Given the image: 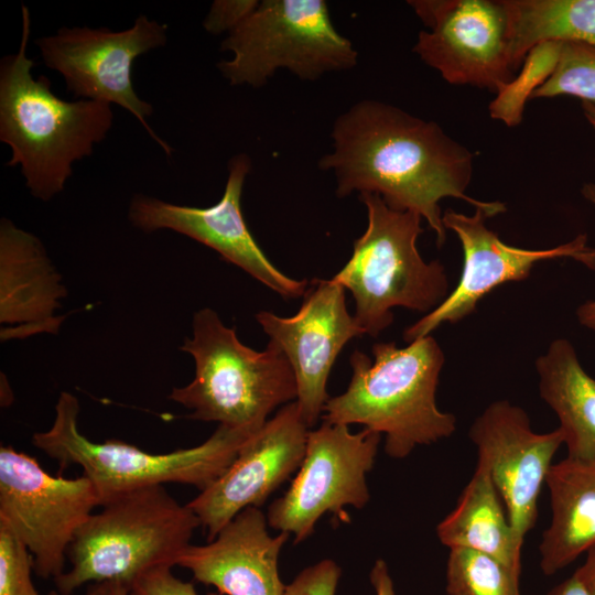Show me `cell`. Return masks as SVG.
<instances>
[{
    "label": "cell",
    "mask_w": 595,
    "mask_h": 595,
    "mask_svg": "<svg viewBox=\"0 0 595 595\" xmlns=\"http://www.w3.org/2000/svg\"><path fill=\"white\" fill-rule=\"evenodd\" d=\"M332 139L333 151L318 166L334 172L337 196L378 194L394 210L416 213L435 234L439 247L446 240L442 199H463L493 217L506 210L499 201L466 194L474 153L434 121L367 99L335 120Z\"/></svg>",
    "instance_id": "1"
},
{
    "label": "cell",
    "mask_w": 595,
    "mask_h": 595,
    "mask_svg": "<svg viewBox=\"0 0 595 595\" xmlns=\"http://www.w3.org/2000/svg\"><path fill=\"white\" fill-rule=\"evenodd\" d=\"M22 19L19 51L0 64V140L11 149L7 165H19L30 193L50 201L64 190L73 163L91 155L94 145L106 138L113 112L104 101L63 100L51 90L48 78H33L25 6Z\"/></svg>",
    "instance_id": "2"
},
{
    "label": "cell",
    "mask_w": 595,
    "mask_h": 595,
    "mask_svg": "<svg viewBox=\"0 0 595 595\" xmlns=\"http://www.w3.org/2000/svg\"><path fill=\"white\" fill-rule=\"evenodd\" d=\"M372 355L374 364L360 350L351 354L349 385L327 400L323 422L361 424L385 434V452L392 458H404L416 446L455 432V415L436 404L445 357L433 336L402 348L394 342H379L374 344Z\"/></svg>",
    "instance_id": "3"
},
{
    "label": "cell",
    "mask_w": 595,
    "mask_h": 595,
    "mask_svg": "<svg viewBox=\"0 0 595 595\" xmlns=\"http://www.w3.org/2000/svg\"><path fill=\"white\" fill-rule=\"evenodd\" d=\"M91 513L77 531L68 571L54 578L60 595L86 583L111 582L128 591L144 574L173 567L201 522L164 486L122 494Z\"/></svg>",
    "instance_id": "4"
},
{
    "label": "cell",
    "mask_w": 595,
    "mask_h": 595,
    "mask_svg": "<svg viewBox=\"0 0 595 595\" xmlns=\"http://www.w3.org/2000/svg\"><path fill=\"white\" fill-rule=\"evenodd\" d=\"M192 329L180 349L195 361L194 379L169 394L190 419L257 433L275 408L296 400L293 370L273 344L262 351L246 346L209 307L194 314Z\"/></svg>",
    "instance_id": "5"
},
{
    "label": "cell",
    "mask_w": 595,
    "mask_h": 595,
    "mask_svg": "<svg viewBox=\"0 0 595 595\" xmlns=\"http://www.w3.org/2000/svg\"><path fill=\"white\" fill-rule=\"evenodd\" d=\"M79 402L71 392L60 393L52 426L32 436V443L61 468L82 467L93 484L99 506L141 488L167 483L209 487L256 434L218 425L202 444L164 454H152L120 440L104 443L87 439L78 429Z\"/></svg>",
    "instance_id": "6"
},
{
    "label": "cell",
    "mask_w": 595,
    "mask_h": 595,
    "mask_svg": "<svg viewBox=\"0 0 595 595\" xmlns=\"http://www.w3.org/2000/svg\"><path fill=\"white\" fill-rule=\"evenodd\" d=\"M367 228L354 241L350 259L332 279L348 289L354 317L364 334L377 337L393 322L392 309L430 313L450 294L444 266L426 262L416 240L422 217L390 208L378 194L361 193Z\"/></svg>",
    "instance_id": "7"
},
{
    "label": "cell",
    "mask_w": 595,
    "mask_h": 595,
    "mask_svg": "<svg viewBox=\"0 0 595 595\" xmlns=\"http://www.w3.org/2000/svg\"><path fill=\"white\" fill-rule=\"evenodd\" d=\"M217 67L230 85L263 86L281 68L302 79L354 67L358 53L324 0H263L221 43Z\"/></svg>",
    "instance_id": "8"
},
{
    "label": "cell",
    "mask_w": 595,
    "mask_h": 595,
    "mask_svg": "<svg viewBox=\"0 0 595 595\" xmlns=\"http://www.w3.org/2000/svg\"><path fill=\"white\" fill-rule=\"evenodd\" d=\"M97 506L85 475L52 476L32 456L1 446L0 523L26 547L37 576L54 580L64 572L68 549Z\"/></svg>",
    "instance_id": "9"
},
{
    "label": "cell",
    "mask_w": 595,
    "mask_h": 595,
    "mask_svg": "<svg viewBox=\"0 0 595 595\" xmlns=\"http://www.w3.org/2000/svg\"><path fill=\"white\" fill-rule=\"evenodd\" d=\"M381 434L369 429L351 433L348 425L323 422L310 430L299 472L286 493L268 509V524L307 539L320 518L344 517V508H364L369 499L366 474L372 468Z\"/></svg>",
    "instance_id": "10"
},
{
    "label": "cell",
    "mask_w": 595,
    "mask_h": 595,
    "mask_svg": "<svg viewBox=\"0 0 595 595\" xmlns=\"http://www.w3.org/2000/svg\"><path fill=\"white\" fill-rule=\"evenodd\" d=\"M166 40L167 24L141 14L131 28L123 31L62 28L53 35L36 39L35 44L46 67L63 76L69 93L125 108L171 155L172 148L148 123L147 118L153 108L137 95L131 77L133 61L165 45Z\"/></svg>",
    "instance_id": "11"
},
{
    "label": "cell",
    "mask_w": 595,
    "mask_h": 595,
    "mask_svg": "<svg viewBox=\"0 0 595 595\" xmlns=\"http://www.w3.org/2000/svg\"><path fill=\"white\" fill-rule=\"evenodd\" d=\"M428 28L413 52L453 85L500 91L515 77L504 0H410Z\"/></svg>",
    "instance_id": "12"
},
{
    "label": "cell",
    "mask_w": 595,
    "mask_h": 595,
    "mask_svg": "<svg viewBox=\"0 0 595 595\" xmlns=\"http://www.w3.org/2000/svg\"><path fill=\"white\" fill-rule=\"evenodd\" d=\"M251 169L247 154L235 155L220 199L208 207L169 203L137 194L130 202V223L147 232L170 229L187 236L218 252L282 298L295 299L309 289L306 280L286 277L268 259L250 232L242 210L241 195Z\"/></svg>",
    "instance_id": "13"
},
{
    "label": "cell",
    "mask_w": 595,
    "mask_h": 595,
    "mask_svg": "<svg viewBox=\"0 0 595 595\" xmlns=\"http://www.w3.org/2000/svg\"><path fill=\"white\" fill-rule=\"evenodd\" d=\"M490 217L479 208L472 216L453 209L444 212V227L456 235L463 249L462 274L455 289L436 309L404 329L407 343L431 335L443 323L453 324L467 317L491 290L506 282L526 280L538 262L572 258L595 270V247L587 245L585 234L556 247L524 249L504 242L490 230L486 226Z\"/></svg>",
    "instance_id": "14"
},
{
    "label": "cell",
    "mask_w": 595,
    "mask_h": 595,
    "mask_svg": "<svg viewBox=\"0 0 595 595\" xmlns=\"http://www.w3.org/2000/svg\"><path fill=\"white\" fill-rule=\"evenodd\" d=\"M256 320L289 361L298 387L295 401L311 429L329 399L326 385L338 354L351 338L364 335L347 310L345 288L333 279H315L293 316L260 311Z\"/></svg>",
    "instance_id": "15"
},
{
    "label": "cell",
    "mask_w": 595,
    "mask_h": 595,
    "mask_svg": "<svg viewBox=\"0 0 595 595\" xmlns=\"http://www.w3.org/2000/svg\"><path fill=\"white\" fill-rule=\"evenodd\" d=\"M469 437L505 504L517 543L538 519V500L564 435L532 430L526 411L507 400L491 402L473 422Z\"/></svg>",
    "instance_id": "16"
},
{
    "label": "cell",
    "mask_w": 595,
    "mask_h": 595,
    "mask_svg": "<svg viewBox=\"0 0 595 595\" xmlns=\"http://www.w3.org/2000/svg\"><path fill=\"white\" fill-rule=\"evenodd\" d=\"M309 432L296 401L282 405L242 446L231 465L187 502L208 541L244 509L262 506L300 468Z\"/></svg>",
    "instance_id": "17"
},
{
    "label": "cell",
    "mask_w": 595,
    "mask_h": 595,
    "mask_svg": "<svg viewBox=\"0 0 595 595\" xmlns=\"http://www.w3.org/2000/svg\"><path fill=\"white\" fill-rule=\"evenodd\" d=\"M267 516L248 507L234 517L207 544H190L176 565L192 572L220 595H284L279 573L280 551L290 537L268 532Z\"/></svg>",
    "instance_id": "18"
},
{
    "label": "cell",
    "mask_w": 595,
    "mask_h": 595,
    "mask_svg": "<svg viewBox=\"0 0 595 595\" xmlns=\"http://www.w3.org/2000/svg\"><path fill=\"white\" fill-rule=\"evenodd\" d=\"M67 290L43 244L10 219L0 223V337L2 342L57 334Z\"/></svg>",
    "instance_id": "19"
},
{
    "label": "cell",
    "mask_w": 595,
    "mask_h": 595,
    "mask_svg": "<svg viewBox=\"0 0 595 595\" xmlns=\"http://www.w3.org/2000/svg\"><path fill=\"white\" fill-rule=\"evenodd\" d=\"M545 484L552 517L539 547L540 566L553 575L595 545V462L566 456L552 465Z\"/></svg>",
    "instance_id": "20"
},
{
    "label": "cell",
    "mask_w": 595,
    "mask_h": 595,
    "mask_svg": "<svg viewBox=\"0 0 595 595\" xmlns=\"http://www.w3.org/2000/svg\"><path fill=\"white\" fill-rule=\"evenodd\" d=\"M536 369L540 396L559 418L567 457L595 462V379L580 364L572 343L552 340Z\"/></svg>",
    "instance_id": "21"
},
{
    "label": "cell",
    "mask_w": 595,
    "mask_h": 595,
    "mask_svg": "<svg viewBox=\"0 0 595 595\" xmlns=\"http://www.w3.org/2000/svg\"><path fill=\"white\" fill-rule=\"evenodd\" d=\"M436 533L448 549L465 548L490 555L521 574V547L490 472L480 462L454 510L437 524Z\"/></svg>",
    "instance_id": "22"
},
{
    "label": "cell",
    "mask_w": 595,
    "mask_h": 595,
    "mask_svg": "<svg viewBox=\"0 0 595 595\" xmlns=\"http://www.w3.org/2000/svg\"><path fill=\"white\" fill-rule=\"evenodd\" d=\"M516 71L536 46L547 42L595 46V0H504Z\"/></svg>",
    "instance_id": "23"
},
{
    "label": "cell",
    "mask_w": 595,
    "mask_h": 595,
    "mask_svg": "<svg viewBox=\"0 0 595 595\" xmlns=\"http://www.w3.org/2000/svg\"><path fill=\"white\" fill-rule=\"evenodd\" d=\"M448 595H521L520 575L495 558L465 548L450 549Z\"/></svg>",
    "instance_id": "24"
},
{
    "label": "cell",
    "mask_w": 595,
    "mask_h": 595,
    "mask_svg": "<svg viewBox=\"0 0 595 595\" xmlns=\"http://www.w3.org/2000/svg\"><path fill=\"white\" fill-rule=\"evenodd\" d=\"M563 43L547 42L532 48L523 61L518 76L496 94L489 105L490 117L508 127L521 122L526 102L552 74Z\"/></svg>",
    "instance_id": "25"
},
{
    "label": "cell",
    "mask_w": 595,
    "mask_h": 595,
    "mask_svg": "<svg viewBox=\"0 0 595 595\" xmlns=\"http://www.w3.org/2000/svg\"><path fill=\"white\" fill-rule=\"evenodd\" d=\"M572 96L595 104V46L563 43L556 66L530 99Z\"/></svg>",
    "instance_id": "26"
},
{
    "label": "cell",
    "mask_w": 595,
    "mask_h": 595,
    "mask_svg": "<svg viewBox=\"0 0 595 595\" xmlns=\"http://www.w3.org/2000/svg\"><path fill=\"white\" fill-rule=\"evenodd\" d=\"M32 571L33 559L26 547L0 523V595H40Z\"/></svg>",
    "instance_id": "27"
},
{
    "label": "cell",
    "mask_w": 595,
    "mask_h": 595,
    "mask_svg": "<svg viewBox=\"0 0 595 595\" xmlns=\"http://www.w3.org/2000/svg\"><path fill=\"white\" fill-rule=\"evenodd\" d=\"M342 575L339 565L325 559L301 571L285 587L284 595H336Z\"/></svg>",
    "instance_id": "28"
},
{
    "label": "cell",
    "mask_w": 595,
    "mask_h": 595,
    "mask_svg": "<svg viewBox=\"0 0 595 595\" xmlns=\"http://www.w3.org/2000/svg\"><path fill=\"white\" fill-rule=\"evenodd\" d=\"M257 0H216L204 19L203 25L208 33H230L257 8Z\"/></svg>",
    "instance_id": "29"
},
{
    "label": "cell",
    "mask_w": 595,
    "mask_h": 595,
    "mask_svg": "<svg viewBox=\"0 0 595 595\" xmlns=\"http://www.w3.org/2000/svg\"><path fill=\"white\" fill-rule=\"evenodd\" d=\"M129 595H198L192 582L180 580L172 567L155 569L139 580L128 591ZM207 595H220L209 593Z\"/></svg>",
    "instance_id": "30"
},
{
    "label": "cell",
    "mask_w": 595,
    "mask_h": 595,
    "mask_svg": "<svg viewBox=\"0 0 595 595\" xmlns=\"http://www.w3.org/2000/svg\"><path fill=\"white\" fill-rule=\"evenodd\" d=\"M369 578L376 595H396L393 581L383 560L379 559L375 562Z\"/></svg>",
    "instance_id": "31"
},
{
    "label": "cell",
    "mask_w": 595,
    "mask_h": 595,
    "mask_svg": "<svg viewBox=\"0 0 595 595\" xmlns=\"http://www.w3.org/2000/svg\"><path fill=\"white\" fill-rule=\"evenodd\" d=\"M583 196L595 205V184H585L582 188ZM576 316L581 325L595 332V299L578 306Z\"/></svg>",
    "instance_id": "32"
},
{
    "label": "cell",
    "mask_w": 595,
    "mask_h": 595,
    "mask_svg": "<svg viewBox=\"0 0 595 595\" xmlns=\"http://www.w3.org/2000/svg\"><path fill=\"white\" fill-rule=\"evenodd\" d=\"M574 575L583 584L588 595H595V545L586 552L584 563Z\"/></svg>",
    "instance_id": "33"
},
{
    "label": "cell",
    "mask_w": 595,
    "mask_h": 595,
    "mask_svg": "<svg viewBox=\"0 0 595 595\" xmlns=\"http://www.w3.org/2000/svg\"><path fill=\"white\" fill-rule=\"evenodd\" d=\"M548 595H588L583 584L573 574L553 587Z\"/></svg>",
    "instance_id": "34"
},
{
    "label": "cell",
    "mask_w": 595,
    "mask_h": 595,
    "mask_svg": "<svg viewBox=\"0 0 595 595\" xmlns=\"http://www.w3.org/2000/svg\"><path fill=\"white\" fill-rule=\"evenodd\" d=\"M111 582L94 583L84 595H111ZM47 595H60L58 592H51Z\"/></svg>",
    "instance_id": "35"
},
{
    "label": "cell",
    "mask_w": 595,
    "mask_h": 595,
    "mask_svg": "<svg viewBox=\"0 0 595 595\" xmlns=\"http://www.w3.org/2000/svg\"><path fill=\"white\" fill-rule=\"evenodd\" d=\"M584 117L595 132V104L582 102L581 104Z\"/></svg>",
    "instance_id": "36"
},
{
    "label": "cell",
    "mask_w": 595,
    "mask_h": 595,
    "mask_svg": "<svg viewBox=\"0 0 595 595\" xmlns=\"http://www.w3.org/2000/svg\"><path fill=\"white\" fill-rule=\"evenodd\" d=\"M111 595H129V592L123 585L113 583L111 588Z\"/></svg>",
    "instance_id": "37"
}]
</instances>
